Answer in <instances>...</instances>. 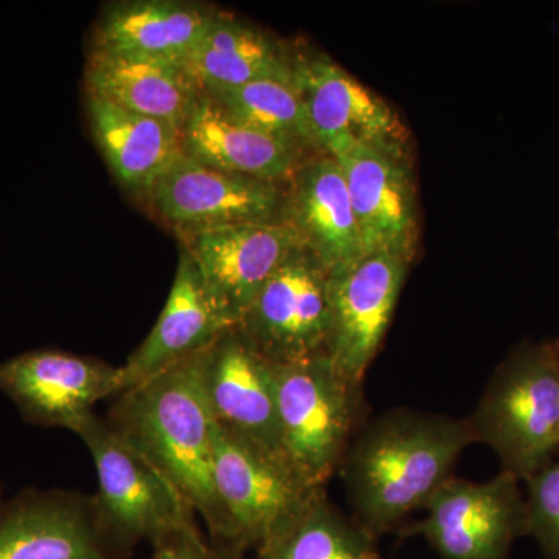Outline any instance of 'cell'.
<instances>
[{"label": "cell", "mask_w": 559, "mask_h": 559, "mask_svg": "<svg viewBox=\"0 0 559 559\" xmlns=\"http://www.w3.org/2000/svg\"><path fill=\"white\" fill-rule=\"evenodd\" d=\"M473 443L468 418L411 409L381 415L349 443L340 466L353 520L380 538L425 509Z\"/></svg>", "instance_id": "6da1fadb"}, {"label": "cell", "mask_w": 559, "mask_h": 559, "mask_svg": "<svg viewBox=\"0 0 559 559\" xmlns=\"http://www.w3.org/2000/svg\"><path fill=\"white\" fill-rule=\"evenodd\" d=\"M209 349L114 396L106 423L179 489L218 544L224 521L213 480L215 419L204 384Z\"/></svg>", "instance_id": "7a4b0ae2"}, {"label": "cell", "mask_w": 559, "mask_h": 559, "mask_svg": "<svg viewBox=\"0 0 559 559\" xmlns=\"http://www.w3.org/2000/svg\"><path fill=\"white\" fill-rule=\"evenodd\" d=\"M476 443L495 451L521 481L559 448V352L528 345L503 360L468 418Z\"/></svg>", "instance_id": "3957f363"}, {"label": "cell", "mask_w": 559, "mask_h": 559, "mask_svg": "<svg viewBox=\"0 0 559 559\" xmlns=\"http://www.w3.org/2000/svg\"><path fill=\"white\" fill-rule=\"evenodd\" d=\"M213 480L224 521L223 536L215 546L245 557L282 532L325 491L308 484L282 455L216 423Z\"/></svg>", "instance_id": "277c9868"}, {"label": "cell", "mask_w": 559, "mask_h": 559, "mask_svg": "<svg viewBox=\"0 0 559 559\" xmlns=\"http://www.w3.org/2000/svg\"><path fill=\"white\" fill-rule=\"evenodd\" d=\"M76 436L97 469V509L124 547L132 551L142 543L153 547L175 533L200 528L189 500L106 419L91 415Z\"/></svg>", "instance_id": "5b68a950"}, {"label": "cell", "mask_w": 559, "mask_h": 559, "mask_svg": "<svg viewBox=\"0 0 559 559\" xmlns=\"http://www.w3.org/2000/svg\"><path fill=\"white\" fill-rule=\"evenodd\" d=\"M283 454L312 487L325 488L352 443L360 388L329 355L275 364Z\"/></svg>", "instance_id": "8992f818"}, {"label": "cell", "mask_w": 559, "mask_h": 559, "mask_svg": "<svg viewBox=\"0 0 559 559\" xmlns=\"http://www.w3.org/2000/svg\"><path fill=\"white\" fill-rule=\"evenodd\" d=\"M285 198L286 183L219 170L182 153L143 205L178 237L242 224H285Z\"/></svg>", "instance_id": "52a82bcc"}, {"label": "cell", "mask_w": 559, "mask_h": 559, "mask_svg": "<svg viewBox=\"0 0 559 559\" xmlns=\"http://www.w3.org/2000/svg\"><path fill=\"white\" fill-rule=\"evenodd\" d=\"M520 484L507 471L487 481L452 477L426 503L414 532L440 559H509L514 540L527 535Z\"/></svg>", "instance_id": "ba28073f"}, {"label": "cell", "mask_w": 559, "mask_h": 559, "mask_svg": "<svg viewBox=\"0 0 559 559\" xmlns=\"http://www.w3.org/2000/svg\"><path fill=\"white\" fill-rule=\"evenodd\" d=\"M329 282L322 261L300 246L267 280L237 329L274 364L326 353Z\"/></svg>", "instance_id": "9c48e42d"}, {"label": "cell", "mask_w": 559, "mask_h": 559, "mask_svg": "<svg viewBox=\"0 0 559 559\" xmlns=\"http://www.w3.org/2000/svg\"><path fill=\"white\" fill-rule=\"evenodd\" d=\"M94 496L28 488L0 502V559H132Z\"/></svg>", "instance_id": "30bf717a"}, {"label": "cell", "mask_w": 559, "mask_h": 559, "mask_svg": "<svg viewBox=\"0 0 559 559\" xmlns=\"http://www.w3.org/2000/svg\"><path fill=\"white\" fill-rule=\"evenodd\" d=\"M119 374L105 360L32 349L0 362V392L31 425L79 433L98 401L119 395Z\"/></svg>", "instance_id": "8fae6325"}, {"label": "cell", "mask_w": 559, "mask_h": 559, "mask_svg": "<svg viewBox=\"0 0 559 559\" xmlns=\"http://www.w3.org/2000/svg\"><path fill=\"white\" fill-rule=\"evenodd\" d=\"M411 263L392 253H371L330 274L326 355L356 388L388 334Z\"/></svg>", "instance_id": "7c38bea8"}, {"label": "cell", "mask_w": 559, "mask_h": 559, "mask_svg": "<svg viewBox=\"0 0 559 559\" xmlns=\"http://www.w3.org/2000/svg\"><path fill=\"white\" fill-rule=\"evenodd\" d=\"M293 79L322 153L349 143L406 150V130L395 110L329 55L294 46Z\"/></svg>", "instance_id": "4fadbf2b"}, {"label": "cell", "mask_w": 559, "mask_h": 559, "mask_svg": "<svg viewBox=\"0 0 559 559\" xmlns=\"http://www.w3.org/2000/svg\"><path fill=\"white\" fill-rule=\"evenodd\" d=\"M219 318L234 329L301 242L286 224H242L178 235Z\"/></svg>", "instance_id": "5bb4252c"}, {"label": "cell", "mask_w": 559, "mask_h": 559, "mask_svg": "<svg viewBox=\"0 0 559 559\" xmlns=\"http://www.w3.org/2000/svg\"><path fill=\"white\" fill-rule=\"evenodd\" d=\"M344 173L364 257L392 253L414 260L417 200L406 154L349 143L330 154Z\"/></svg>", "instance_id": "9a60e30c"}, {"label": "cell", "mask_w": 559, "mask_h": 559, "mask_svg": "<svg viewBox=\"0 0 559 559\" xmlns=\"http://www.w3.org/2000/svg\"><path fill=\"white\" fill-rule=\"evenodd\" d=\"M204 384L216 425L285 457L275 364L237 326L210 347Z\"/></svg>", "instance_id": "2e32d148"}, {"label": "cell", "mask_w": 559, "mask_h": 559, "mask_svg": "<svg viewBox=\"0 0 559 559\" xmlns=\"http://www.w3.org/2000/svg\"><path fill=\"white\" fill-rule=\"evenodd\" d=\"M285 224L330 274L364 257L347 182L330 154H312L286 182Z\"/></svg>", "instance_id": "e0dca14e"}, {"label": "cell", "mask_w": 559, "mask_h": 559, "mask_svg": "<svg viewBox=\"0 0 559 559\" xmlns=\"http://www.w3.org/2000/svg\"><path fill=\"white\" fill-rule=\"evenodd\" d=\"M219 9L189 0H121L102 11L91 53L187 62Z\"/></svg>", "instance_id": "ac0fdd59"}, {"label": "cell", "mask_w": 559, "mask_h": 559, "mask_svg": "<svg viewBox=\"0 0 559 559\" xmlns=\"http://www.w3.org/2000/svg\"><path fill=\"white\" fill-rule=\"evenodd\" d=\"M227 330L230 326L213 307L200 270L180 249L178 270L156 325L119 367V393L212 347Z\"/></svg>", "instance_id": "d6986e66"}, {"label": "cell", "mask_w": 559, "mask_h": 559, "mask_svg": "<svg viewBox=\"0 0 559 559\" xmlns=\"http://www.w3.org/2000/svg\"><path fill=\"white\" fill-rule=\"evenodd\" d=\"M182 153L190 159L249 178L286 183L310 151L231 119L202 91L180 130Z\"/></svg>", "instance_id": "ffe728a7"}, {"label": "cell", "mask_w": 559, "mask_h": 559, "mask_svg": "<svg viewBox=\"0 0 559 559\" xmlns=\"http://www.w3.org/2000/svg\"><path fill=\"white\" fill-rule=\"evenodd\" d=\"M86 95L182 130L202 87L187 62L91 53L84 69Z\"/></svg>", "instance_id": "44dd1931"}, {"label": "cell", "mask_w": 559, "mask_h": 559, "mask_svg": "<svg viewBox=\"0 0 559 559\" xmlns=\"http://www.w3.org/2000/svg\"><path fill=\"white\" fill-rule=\"evenodd\" d=\"M92 138L117 183L145 204L156 180L182 154L180 130L168 121L86 95Z\"/></svg>", "instance_id": "7402d4cb"}, {"label": "cell", "mask_w": 559, "mask_h": 559, "mask_svg": "<svg viewBox=\"0 0 559 559\" xmlns=\"http://www.w3.org/2000/svg\"><path fill=\"white\" fill-rule=\"evenodd\" d=\"M187 64L202 91L263 79H293V47L249 21L218 10Z\"/></svg>", "instance_id": "603a6c76"}, {"label": "cell", "mask_w": 559, "mask_h": 559, "mask_svg": "<svg viewBox=\"0 0 559 559\" xmlns=\"http://www.w3.org/2000/svg\"><path fill=\"white\" fill-rule=\"evenodd\" d=\"M255 559H382L377 538L320 492L255 551Z\"/></svg>", "instance_id": "cb8c5ba5"}, {"label": "cell", "mask_w": 559, "mask_h": 559, "mask_svg": "<svg viewBox=\"0 0 559 559\" xmlns=\"http://www.w3.org/2000/svg\"><path fill=\"white\" fill-rule=\"evenodd\" d=\"M246 127L322 153L294 79H263L226 90L204 91Z\"/></svg>", "instance_id": "d4e9b609"}, {"label": "cell", "mask_w": 559, "mask_h": 559, "mask_svg": "<svg viewBox=\"0 0 559 559\" xmlns=\"http://www.w3.org/2000/svg\"><path fill=\"white\" fill-rule=\"evenodd\" d=\"M527 535L547 559H559V459L550 460L525 480Z\"/></svg>", "instance_id": "484cf974"}, {"label": "cell", "mask_w": 559, "mask_h": 559, "mask_svg": "<svg viewBox=\"0 0 559 559\" xmlns=\"http://www.w3.org/2000/svg\"><path fill=\"white\" fill-rule=\"evenodd\" d=\"M151 549L148 559H246L245 555L215 546L200 528L175 533Z\"/></svg>", "instance_id": "4316f807"}, {"label": "cell", "mask_w": 559, "mask_h": 559, "mask_svg": "<svg viewBox=\"0 0 559 559\" xmlns=\"http://www.w3.org/2000/svg\"><path fill=\"white\" fill-rule=\"evenodd\" d=\"M3 500L2 485H0V502Z\"/></svg>", "instance_id": "83f0119b"}]
</instances>
